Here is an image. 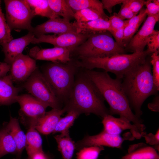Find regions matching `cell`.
<instances>
[{
  "instance_id": "cell-1",
  "label": "cell",
  "mask_w": 159,
  "mask_h": 159,
  "mask_svg": "<svg viewBox=\"0 0 159 159\" xmlns=\"http://www.w3.org/2000/svg\"><path fill=\"white\" fill-rule=\"evenodd\" d=\"M85 74L97 87L109 105L110 115L125 118L135 125L143 133L146 128L143 120L133 112L122 88V80L111 78L105 71L87 70Z\"/></svg>"
},
{
  "instance_id": "cell-2",
  "label": "cell",
  "mask_w": 159,
  "mask_h": 159,
  "mask_svg": "<svg viewBox=\"0 0 159 159\" xmlns=\"http://www.w3.org/2000/svg\"><path fill=\"white\" fill-rule=\"evenodd\" d=\"M105 100L100 91L85 74H79L69 96L64 104L66 112L76 111L80 114H93L103 118L110 115L104 104Z\"/></svg>"
},
{
  "instance_id": "cell-3",
  "label": "cell",
  "mask_w": 159,
  "mask_h": 159,
  "mask_svg": "<svg viewBox=\"0 0 159 159\" xmlns=\"http://www.w3.org/2000/svg\"><path fill=\"white\" fill-rule=\"evenodd\" d=\"M122 84L131 109L138 117L141 119L143 102L159 91L153 81L150 61L147 59L145 62L128 72L122 79Z\"/></svg>"
},
{
  "instance_id": "cell-4",
  "label": "cell",
  "mask_w": 159,
  "mask_h": 159,
  "mask_svg": "<svg viewBox=\"0 0 159 159\" xmlns=\"http://www.w3.org/2000/svg\"><path fill=\"white\" fill-rule=\"evenodd\" d=\"M151 54L147 49L130 54H121L104 57H78L74 61L76 66L87 70L100 68L115 74L122 79L129 71L146 61Z\"/></svg>"
},
{
  "instance_id": "cell-5",
  "label": "cell",
  "mask_w": 159,
  "mask_h": 159,
  "mask_svg": "<svg viewBox=\"0 0 159 159\" xmlns=\"http://www.w3.org/2000/svg\"><path fill=\"white\" fill-rule=\"evenodd\" d=\"M77 68L72 59L64 64L52 62L43 67V74L62 104L72 89Z\"/></svg>"
},
{
  "instance_id": "cell-6",
  "label": "cell",
  "mask_w": 159,
  "mask_h": 159,
  "mask_svg": "<svg viewBox=\"0 0 159 159\" xmlns=\"http://www.w3.org/2000/svg\"><path fill=\"white\" fill-rule=\"evenodd\" d=\"M108 31L91 34L83 43L70 53L78 57H104L124 54Z\"/></svg>"
},
{
  "instance_id": "cell-7",
  "label": "cell",
  "mask_w": 159,
  "mask_h": 159,
  "mask_svg": "<svg viewBox=\"0 0 159 159\" xmlns=\"http://www.w3.org/2000/svg\"><path fill=\"white\" fill-rule=\"evenodd\" d=\"M23 87L31 95L48 107L52 109L62 108V104L37 68L24 82Z\"/></svg>"
},
{
  "instance_id": "cell-8",
  "label": "cell",
  "mask_w": 159,
  "mask_h": 159,
  "mask_svg": "<svg viewBox=\"0 0 159 159\" xmlns=\"http://www.w3.org/2000/svg\"><path fill=\"white\" fill-rule=\"evenodd\" d=\"M6 19L11 30L26 29L32 32L31 23L35 16L26 0H4Z\"/></svg>"
},
{
  "instance_id": "cell-9",
  "label": "cell",
  "mask_w": 159,
  "mask_h": 159,
  "mask_svg": "<svg viewBox=\"0 0 159 159\" xmlns=\"http://www.w3.org/2000/svg\"><path fill=\"white\" fill-rule=\"evenodd\" d=\"M90 35L77 32L54 34L52 35L42 34L35 36L31 43H48L53 45L54 47L67 48L71 53L84 42Z\"/></svg>"
},
{
  "instance_id": "cell-10",
  "label": "cell",
  "mask_w": 159,
  "mask_h": 159,
  "mask_svg": "<svg viewBox=\"0 0 159 159\" xmlns=\"http://www.w3.org/2000/svg\"><path fill=\"white\" fill-rule=\"evenodd\" d=\"M130 139H132L126 137L122 138L120 135L111 134L103 130L97 134L85 136L75 143V149L79 150L84 147L92 146L120 148L123 142Z\"/></svg>"
},
{
  "instance_id": "cell-11",
  "label": "cell",
  "mask_w": 159,
  "mask_h": 159,
  "mask_svg": "<svg viewBox=\"0 0 159 159\" xmlns=\"http://www.w3.org/2000/svg\"><path fill=\"white\" fill-rule=\"evenodd\" d=\"M102 122L103 130L111 134L120 135L123 131L129 130L133 137L139 139L146 134L142 132L135 125L124 117L116 118L108 115L102 118Z\"/></svg>"
},
{
  "instance_id": "cell-12",
  "label": "cell",
  "mask_w": 159,
  "mask_h": 159,
  "mask_svg": "<svg viewBox=\"0 0 159 159\" xmlns=\"http://www.w3.org/2000/svg\"><path fill=\"white\" fill-rule=\"evenodd\" d=\"M37 68L35 59L21 53L11 64L10 75L13 82H25Z\"/></svg>"
},
{
  "instance_id": "cell-13",
  "label": "cell",
  "mask_w": 159,
  "mask_h": 159,
  "mask_svg": "<svg viewBox=\"0 0 159 159\" xmlns=\"http://www.w3.org/2000/svg\"><path fill=\"white\" fill-rule=\"evenodd\" d=\"M16 102L20 107L22 115L29 120V122L36 120L43 116L48 106L31 95L24 94L18 95Z\"/></svg>"
},
{
  "instance_id": "cell-14",
  "label": "cell",
  "mask_w": 159,
  "mask_h": 159,
  "mask_svg": "<svg viewBox=\"0 0 159 159\" xmlns=\"http://www.w3.org/2000/svg\"><path fill=\"white\" fill-rule=\"evenodd\" d=\"M159 20V14L147 15L142 26L132 37L126 48L133 53L143 51L147 39L154 30L155 24Z\"/></svg>"
},
{
  "instance_id": "cell-15",
  "label": "cell",
  "mask_w": 159,
  "mask_h": 159,
  "mask_svg": "<svg viewBox=\"0 0 159 159\" xmlns=\"http://www.w3.org/2000/svg\"><path fill=\"white\" fill-rule=\"evenodd\" d=\"M29 55L35 60L48 61L54 63L64 64L71 60L70 51L67 48L60 47L40 49L36 46L30 50Z\"/></svg>"
},
{
  "instance_id": "cell-16",
  "label": "cell",
  "mask_w": 159,
  "mask_h": 159,
  "mask_svg": "<svg viewBox=\"0 0 159 159\" xmlns=\"http://www.w3.org/2000/svg\"><path fill=\"white\" fill-rule=\"evenodd\" d=\"M32 32L35 36L49 33L77 32L72 23L60 17L49 19L46 21L33 27Z\"/></svg>"
},
{
  "instance_id": "cell-17",
  "label": "cell",
  "mask_w": 159,
  "mask_h": 159,
  "mask_svg": "<svg viewBox=\"0 0 159 159\" xmlns=\"http://www.w3.org/2000/svg\"><path fill=\"white\" fill-rule=\"evenodd\" d=\"M65 112L63 107L61 109L53 108L39 118L29 122V126L43 135L49 134L54 131L61 115Z\"/></svg>"
},
{
  "instance_id": "cell-18",
  "label": "cell",
  "mask_w": 159,
  "mask_h": 159,
  "mask_svg": "<svg viewBox=\"0 0 159 159\" xmlns=\"http://www.w3.org/2000/svg\"><path fill=\"white\" fill-rule=\"evenodd\" d=\"M35 37L32 32L29 31L24 36L1 44L5 55V62L11 65L15 58L22 53L24 48L31 43Z\"/></svg>"
},
{
  "instance_id": "cell-19",
  "label": "cell",
  "mask_w": 159,
  "mask_h": 159,
  "mask_svg": "<svg viewBox=\"0 0 159 159\" xmlns=\"http://www.w3.org/2000/svg\"><path fill=\"white\" fill-rule=\"evenodd\" d=\"M10 75L0 77V105H8L16 102L21 89L15 87Z\"/></svg>"
},
{
  "instance_id": "cell-20",
  "label": "cell",
  "mask_w": 159,
  "mask_h": 159,
  "mask_svg": "<svg viewBox=\"0 0 159 159\" xmlns=\"http://www.w3.org/2000/svg\"><path fill=\"white\" fill-rule=\"evenodd\" d=\"M72 23L77 33L79 34L91 35L111 30L108 20L102 19L85 22H77L75 21Z\"/></svg>"
},
{
  "instance_id": "cell-21",
  "label": "cell",
  "mask_w": 159,
  "mask_h": 159,
  "mask_svg": "<svg viewBox=\"0 0 159 159\" xmlns=\"http://www.w3.org/2000/svg\"><path fill=\"white\" fill-rule=\"evenodd\" d=\"M121 159H159V156L154 148L141 143L130 145Z\"/></svg>"
},
{
  "instance_id": "cell-22",
  "label": "cell",
  "mask_w": 159,
  "mask_h": 159,
  "mask_svg": "<svg viewBox=\"0 0 159 159\" xmlns=\"http://www.w3.org/2000/svg\"><path fill=\"white\" fill-rule=\"evenodd\" d=\"M13 138L16 145L17 159H20L25 148L26 135L20 127L18 119L10 116V120L5 127Z\"/></svg>"
},
{
  "instance_id": "cell-23",
  "label": "cell",
  "mask_w": 159,
  "mask_h": 159,
  "mask_svg": "<svg viewBox=\"0 0 159 159\" xmlns=\"http://www.w3.org/2000/svg\"><path fill=\"white\" fill-rule=\"evenodd\" d=\"M147 16L145 8H143L138 14L128 19L124 29L123 43L124 47L127 46L131 39L138 31L139 26Z\"/></svg>"
},
{
  "instance_id": "cell-24",
  "label": "cell",
  "mask_w": 159,
  "mask_h": 159,
  "mask_svg": "<svg viewBox=\"0 0 159 159\" xmlns=\"http://www.w3.org/2000/svg\"><path fill=\"white\" fill-rule=\"evenodd\" d=\"M54 138L63 159H72L75 149V143L70 136L69 131L61 133Z\"/></svg>"
},
{
  "instance_id": "cell-25",
  "label": "cell",
  "mask_w": 159,
  "mask_h": 159,
  "mask_svg": "<svg viewBox=\"0 0 159 159\" xmlns=\"http://www.w3.org/2000/svg\"><path fill=\"white\" fill-rule=\"evenodd\" d=\"M25 148L29 158L35 153L43 151L42 140L39 132L33 126H29L26 134Z\"/></svg>"
},
{
  "instance_id": "cell-26",
  "label": "cell",
  "mask_w": 159,
  "mask_h": 159,
  "mask_svg": "<svg viewBox=\"0 0 159 159\" xmlns=\"http://www.w3.org/2000/svg\"><path fill=\"white\" fill-rule=\"evenodd\" d=\"M73 11L76 12L84 9L96 10L105 14L101 1L98 0H65Z\"/></svg>"
},
{
  "instance_id": "cell-27",
  "label": "cell",
  "mask_w": 159,
  "mask_h": 159,
  "mask_svg": "<svg viewBox=\"0 0 159 159\" xmlns=\"http://www.w3.org/2000/svg\"><path fill=\"white\" fill-rule=\"evenodd\" d=\"M35 16L39 15L49 19L60 17L50 8L47 0H26Z\"/></svg>"
},
{
  "instance_id": "cell-28",
  "label": "cell",
  "mask_w": 159,
  "mask_h": 159,
  "mask_svg": "<svg viewBox=\"0 0 159 159\" xmlns=\"http://www.w3.org/2000/svg\"><path fill=\"white\" fill-rule=\"evenodd\" d=\"M16 147L11 135L5 127L0 130V159L9 154H16Z\"/></svg>"
},
{
  "instance_id": "cell-29",
  "label": "cell",
  "mask_w": 159,
  "mask_h": 159,
  "mask_svg": "<svg viewBox=\"0 0 159 159\" xmlns=\"http://www.w3.org/2000/svg\"><path fill=\"white\" fill-rule=\"evenodd\" d=\"M52 10L57 15L70 21L74 18V13L65 0H47Z\"/></svg>"
},
{
  "instance_id": "cell-30",
  "label": "cell",
  "mask_w": 159,
  "mask_h": 159,
  "mask_svg": "<svg viewBox=\"0 0 159 159\" xmlns=\"http://www.w3.org/2000/svg\"><path fill=\"white\" fill-rule=\"evenodd\" d=\"M109 17L93 9H86L79 10L74 13V18L77 22H85L102 19L108 20Z\"/></svg>"
},
{
  "instance_id": "cell-31",
  "label": "cell",
  "mask_w": 159,
  "mask_h": 159,
  "mask_svg": "<svg viewBox=\"0 0 159 159\" xmlns=\"http://www.w3.org/2000/svg\"><path fill=\"white\" fill-rule=\"evenodd\" d=\"M67 115L63 117H61L52 133H62L69 131V129L72 126L74 122L80 115L74 110H70Z\"/></svg>"
},
{
  "instance_id": "cell-32",
  "label": "cell",
  "mask_w": 159,
  "mask_h": 159,
  "mask_svg": "<svg viewBox=\"0 0 159 159\" xmlns=\"http://www.w3.org/2000/svg\"><path fill=\"white\" fill-rule=\"evenodd\" d=\"M104 149L102 146L84 147L76 153V159H97L100 153Z\"/></svg>"
},
{
  "instance_id": "cell-33",
  "label": "cell",
  "mask_w": 159,
  "mask_h": 159,
  "mask_svg": "<svg viewBox=\"0 0 159 159\" xmlns=\"http://www.w3.org/2000/svg\"><path fill=\"white\" fill-rule=\"evenodd\" d=\"M11 30L0 6V45L7 43L13 39Z\"/></svg>"
},
{
  "instance_id": "cell-34",
  "label": "cell",
  "mask_w": 159,
  "mask_h": 159,
  "mask_svg": "<svg viewBox=\"0 0 159 159\" xmlns=\"http://www.w3.org/2000/svg\"><path fill=\"white\" fill-rule=\"evenodd\" d=\"M147 50L151 54L159 52V31L154 30L146 41Z\"/></svg>"
},
{
  "instance_id": "cell-35",
  "label": "cell",
  "mask_w": 159,
  "mask_h": 159,
  "mask_svg": "<svg viewBox=\"0 0 159 159\" xmlns=\"http://www.w3.org/2000/svg\"><path fill=\"white\" fill-rule=\"evenodd\" d=\"M158 53L155 52L151 55L150 64L153 67L152 74L154 83L159 90V56Z\"/></svg>"
},
{
  "instance_id": "cell-36",
  "label": "cell",
  "mask_w": 159,
  "mask_h": 159,
  "mask_svg": "<svg viewBox=\"0 0 159 159\" xmlns=\"http://www.w3.org/2000/svg\"><path fill=\"white\" fill-rule=\"evenodd\" d=\"M108 21L110 24L111 30H117L124 27L127 23L128 19L122 20L118 16L117 13L109 17Z\"/></svg>"
},
{
  "instance_id": "cell-37",
  "label": "cell",
  "mask_w": 159,
  "mask_h": 159,
  "mask_svg": "<svg viewBox=\"0 0 159 159\" xmlns=\"http://www.w3.org/2000/svg\"><path fill=\"white\" fill-rule=\"evenodd\" d=\"M146 1L143 0H124V2L134 13L138 14L143 6Z\"/></svg>"
},
{
  "instance_id": "cell-38",
  "label": "cell",
  "mask_w": 159,
  "mask_h": 159,
  "mask_svg": "<svg viewBox=\"0 0 159 159\" xmlns=\"http://www.w3.org/2000/svg\"><path fill=\"white\" fill-rule=\"evenodd\" d=\"M138 14L133 12L125 4L124 1L122 3L120 9L117 15L122 20L129 19Z\"/></svg>"
},
{
  "instance_id": "cell-39",
  "label": "cell",
  "mask_w": 159,
  "mask_h": 159,
  "mask_svg": "<svg viewBox=\"0 0 159 159\" xmlns=\"http://www.w3.org/2000/svg\"><path fill=\"white\" fill-rule=\"evenodd\" d=\"M143 137H144L147 143L150 145L154 146H155L154 148L158 150V148L159 149V129L155 134L150 133L145 134Z\"/></svg>"
},
{
  "instance_id": "cell-40",
  "label": "cell",
  "mask_w": 159,
  "mask_h": 159,
  "mask_svg": "<svg viewBox=\"0 0 159 159\" xmlns=\"http://www.w3.org/2000/svg\"><path fill=\"white\" fill-rule=\"evenodd\" d=\"M145 10L148 16H155L159 14V6L154 3L152 0L146 1Z\"/></svg>"
},
{
  "instance_id": "cell-41",
  "label": "cell",
  "mask_w": 159,
  "mask_h": 159,
  "mask_svg": "<svg viewBox=\"0 0 159 159\" xmlns=\"http://www.w3.org/2000/svg\"><path fill=\"white\" fill-rule=\"evenodd\" d=\"M124 27L117 30H111L109 31L113 36L115 42L120 47L124 48L123 40L124 38Z\"/></svg>"
},
{
  "instance_id": "cell-42",
  "label": "cell",
  "mask_w": 159,
  "mask_h": 159,
  "mask_svg": "<svg viewBox=\"0 0 159 159\" xmlns=\"http://www.w3.org/2000/svg\"><path fill=\"white\" fill-rule=\"evenodd\" d=\"M124 0H102L103 8L106 9L110 14L112 12V8L115 5L122 4Z\"/></svg>"
},
{
  "instance_id": "cell-43",
  "label": "cell",
  "mask_w": 159,
  "mask_h": 159,
  "mask_svg": "<svg viewBox=\"0 0 159 159\" xmlns=\"http://www.w3.org/2000/svg\"><path fill=\"white\" fill-rule=\"evenodd\" d=\"M148 108L154 112H159V96L157 95L154 99L153 101L148 104Z\"/></svg>"
},
{
  "instance_id": "cell-44",
  "label": "cell",
  "mask_w": 159,
  "mask_h": 159,
  "mask_svg": "<svg viewBox=\"0 0 159 159\" xmlns=\"http://www.w3.org/2000/svg\"><path fill=\"white\" fill-rule=\"evenodd\" d=\"M11 65L5 62H0V77L6 75L10 70Z\"/></svg>"
},
{
  "instance_id": "cell-45",
  "label": "cell",
  "mask_w": 159,
  "mask_h": 159,
  "mask_svg": "<svg viewBox=\"0 0 159 159\" xmlns=\"http://www.w3.org/2000/svg\"><path fill=\"white\" fill-rule=\"evenodd\" d=\"M31 159H51L43 151L38 152L34 154L31 158Z\"/></svg>"
},
{
  "instance_id": "cell-46",
  "label": "cell",
  "mask_w": 159,
  "mask_h": 159,
  "mask_svg": "<svg viewBox=\"0 0 159 159\" xmlns=\"http://www.w3.org/2000/svg\"><path fill=\"white\" fill-rule=\"evenodd\" d=\"M152 1L155 4L159 6V0H153Z\"/></svg>"
},
{
  "instance_id": "cell-47",
  "label": "cell",
  "mask_w": 159,
  "mask_h": 159,
  "mask_svg": "<svg viewBox=\"0 0 159 159\" xmlns=\"http://www.w3.org/2000/svg\"><path fill=\"white\" fill-rule=\"evenodd\" d=\"M0 3H1V1L0 0V6H0Z\"/></svg>"
},
{
  "instance_id": "cell-48",
  "label": "cell",
  "mask_w": 159,
  "mask_h": 159,
  "mask_svg": "<svg viewBox=\"0 0 159 159\" xmlns=\"http://www.w3.org/2000/svg\"><path fill=\"white\" fill-rule=\"evenodd\" d=\"M17 159V158H16V159Z\"/></svg>"
},
{
  "instance_id": "cell-49",
  "label": "cell",
  "mask_w": 159,
  "mask_h": 159,
  "mask_svg": "<svg viewBox=\"0 0 159 159\" xmlns=\"http://www.w3.org/2000/svg\"><path fill=\"white\" fill-rule=\"evenodd\" d=\"M29 159H30V158H29Z\"/></svg>"
}]
</instances>
